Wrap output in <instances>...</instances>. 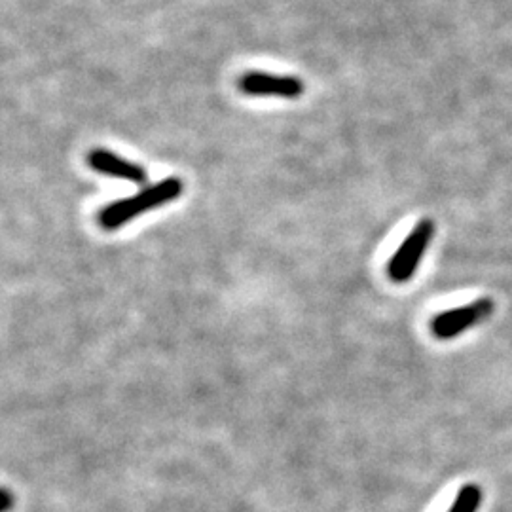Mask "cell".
Here are the masks:
<instances>
[{
    "instance_id": "obj_1",
    "label": "cell",
    "mask_w": 512,
    "mask_h": 512,
    "mask_svg": "<svg viewBox=\"0 0 512 512\" xmlns=\"http://www.w3.org/2000/svg\"><path fill=\"white\" fill-rule=\"evenodd\" d=\"M184 183L179 177H167L160 183L152 184L143 188L139 194L116 200L101 209L99 213V224L105 230H118L129 220L141 217L152 209H158L165 203L175 202L183 196Z\"/></svg>"
},
{
    "instance_id": "obj_2",
    "label": "cell",
    "mask_w": 512,
    "mask_h": 512,
    "mask_svg": "<svg viewBox=\"0 0 512 512\" xmlns=\"http://www.w3.org/2000/svg\"><path fill=\"white\" fill-rule=\"evenodd\" d=\"M435 236V222L431 219H421L414 230L406 236L397 253L391 256L387 274L395 283L410 281L420 266L421 258L429 249Z\"/></svg>"
},
{
    "instance_id": "obj_3",
    "label": "cell",
    "mask_w": 512,
    "mask_h": 512,
    "mask_svg": "<svg viewBox=\"0 0 512 512\" xmlns=\"http://www.w3.org/2000/svg\"><path fill=\"white\" fill-rule=\"evenodd\" d=\"M494 308L492 298H480L471 304L439 313L431 321V330L439 340H452L469 329H475L476 325H480L482 321H486L494 313Z\"/></svg>"
},
{
    "instance_id": "obj_4",
    "label": "cell",
    "mask_w": 512,
    "mask_h": 512,
    "mask_svg": "<svg viewBox=\"0 0 512 512\" xmlns=\"http://www.w3.org/2000/svg\"><path fill=\"white\" fill-rule=\"evenodd\" d=\"M239 92L253 97H285V99H298L306 92V86L296 76H283V74L258 73L251 71L245 73L238 80Z\"/></svg>"
},
{
    "instance_id": "obj_5",
    "label": "cell",
    "mask_w": 512,
    "mask_h": 512,
    "mask_svg": "<svg viewBox=\"0 0 512 512\" xmlns=\"http://www.w3.org/2000/svg\"><path fill=\"white\" fill-rule=\"evenodd\" d=\"M88 165L92 167L93 171L107 175V177L120 179V181H128L133 184L147 183L148 173L143 165L129 162L126 158L118 156L116 152L107 150V148H93L92 152L88 154Z\"/></svg>"
},
{
    "instance_id": "obj_6",
    "label": "cell",
    "mask_w": 512,
    "mask_h": 512,
    "mask_svg": "<svg viewBox=\"0 0 512 512\" xmlns=\"http://www.w3.org/2000/svg\"><path fill=\"white\" fill-rule=\"evenodd\" d=\"M480 503H482V490L476 484H467L459 490L458 497L448 512H478Z\"/></svg>"
}]
</instances>
